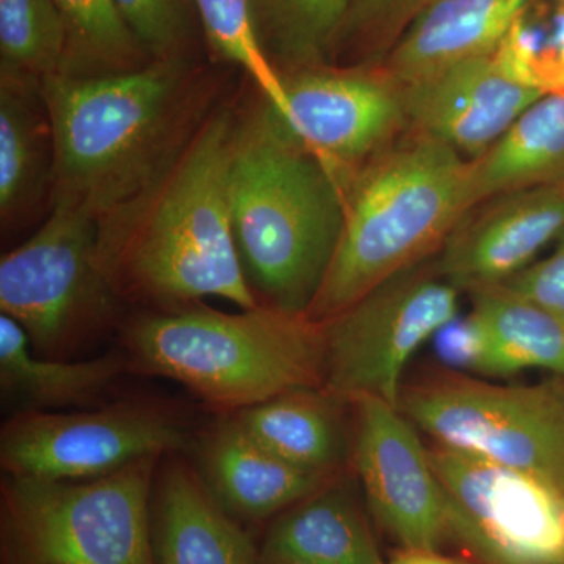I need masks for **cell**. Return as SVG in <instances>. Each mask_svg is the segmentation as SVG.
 <instances>
[{
  "label": "cell",
  "instance_id": "obj_1",
  "mask_svg": "<svg viewBox=\"0 0 564 564\" xmlns=\"http://www.w3.org/2000/svg\"><path fill=\"white\" fill-rule=\"evenodd\" d=\"M234 126L232 110L207 115L143 192L99 220V258L120 300L159 311L206 296L258 306L232 232Z\"/></svg>",
  "mask_w": 564,
  "mask_h": 564
},
{
  "label": "cell",
  "instance_id": "obj_2",
  "mask_svg": "<svg viewBox=\"0 0 564 564\" xmlns=\"http://www.w3.org/2000/svg\"><path fill=\"white\" fill-rule=\"evenodd\" d=\"M184 57L98 77L41 84L54 137L51 206L99 220L143 192L204 118Z\"/></svg>",
  "mask_w": 564,
  "mask_h": 564
},
{
  "label": "cell",
  "instance_id": "obj_3",
  "mask_svg": "<svg viewBox=\"0 0 564 564\" xmlns=\"http://www.w3.org/2000/svg\"><path fill=\"white\" fill-rule=\"evenodd\" d=\"M229 206L254 295L269 306L307 314L343 232V187L262 96L236 115Z\"/></svg>",
  "mask_w": 564,
  "mask_h": 564
},
{
  "label": "cell",
  "instance_id": "obj_4",
  "mask_svg": "<svg viewBox=\"0 0 564 564\" xmlns=\"http://www.w3.org/2000/svg\"><path fill=\"white\" fill-rule=\"evenodd\" d=\"M344 223L307 315L326 322L393 274L433 259L473 209L469 161L406 131L340 182Z\"/></svg>",
  "mask_w": 564,
  "mask_h": 564
},
{
  "label": "cell",
  "instance_id": "obj_5",
  "mask_svg": "<svg viewBox=\"0 0 564 564\" xmlns=\"http://www.w3.org/2000/svg\"><path fill=\"white\" fill-rule=\"evenodd\" d=\"M124 347L131 372L169 378L232 413L325 388L323 323L269 304L239 314L188 304L141 315L126 329Z\"/></svg>",
  "mask_w": 564,
  "mask_h": 564
},
{
  "label": "cell",
  "instance_id": "obj_6",
  "mask_svg": "<svg viewBox=\"0 0 564 564\" xmlns=\"http://www.w3.org/2000/svg\"><path fill=\"white\" fill-rule=\"evenodd\" d=\"M161 459L82 481L3 475L2 564H158L151 499Z\"/></svg>",
  "mask_w": 564,
  "mask_h": 564
},
{
  "label": "cell",
  "instance_id": "obj_7",
  "mask_svg": "<svg viewBox=\"0 0 564 564\" xmlns=\"http://www.w3.org/2000/svg\"><path fill=\"white\" fill-rule=\"evenodd\" d=\"M118 303L99 258V218L90 212L51 206L39 231L0 259V311L43 358L69 359L109 325Z\"/></svg>",
  "mask_w": 564,
  "mask_h": 564
},
{
  "label": "cell",
  "instance_id": "obj_8",
  "mask_svg": "<svg viewBox=\"0 0 564 564\" xmlns=\"http://www.w3.org/2000/svg\"><path fill=\"white\" fill-rule=\"evenodd\" d=\"M399 408L437 445L564 488V377L536 384L433 378L403 388Z\"/></svg>",
  "mask_w": 564,
  "mask_h": 564
},
{
  "label": "cell",
  "instance_id": "obj_9",
  "mask_svg": "<svg viewBox=\"0 0 564 564\" xmlns=\"http://www.w3.org/2000/svg\"><path fill=\"white\" fill-rule=\"evenodd\" d=\"M459 293L430 259L393 274L322 322L326 391L345 403L372 395L399 406L408 362L458 318Z\"/></svg>",
  "mask_w": 564,
  "mask_h": 564
},
{
  "label": "cell",
  "instance_id": "obj_10",
  "mask_svg": "<svg viewBox=\"0 0 564 564\" xmlns=\"http://www.w3.org/2000/svg\"><path fill=\"white\" fill-rule=\"evenodd\" d=\"M448 533L481 564H564V488L459 454L429 448Z\"/></svg>",
  "mask_w": 564,
  "mask_h": 564
},
{
  "label": "cell",
  "instance_id": "obj_11",
  "mask_svg": "<svg viewBox=\"0 0 564 564\" xmlns=\"http://www.w3.org/2000/svg\"><path fill=\"white\" fill-rule=\"evenodd\" d=\"M187 443L181 423L154 404L115 403L70 413L24 411L0 432L3 475L82 481Z\"/></svg>",
  "mask_w": 564,
  "mask_h": 564
},
{
  "label": "cell",
  "instance_id": "obj_12",
  "mask_svg": "<svg viewBox=\"0 0 564 564\" xmlns=\"http://www.w3.org/2000/svg\"><path fill=\"white\" fill-rule=\"evenodd\" d=\"M285 124L343 182L410 131L403 90L383 66H313L281 74Z\"/></svg>",
  "mask_w": 564,
  "mask_h": 564
},
{
  "label": "cell",
  "instance_id": "obj_13",
  "mask_svg": "<svg viewBox=\"0 0 564 564\" xmlns=\"http://www.w3.org/2000/svg\"><path fill=\"white\" fill-rule=\"evenodd\" d=\"M352 462L375 521L403 551H437L448 533L443 489L417 426L378 397L351 400Z\"/></svg>",
  "mask_w": 564,
  "mask_h": 564
},
{
  "label": "cell",
  "instance_id": "obj_14",
  "mask_svg": "<svg viewBox=\"0 0 564 564\" xmlns=\"http://www.w3.org/2000/svg\"><path fill=\"white\" fill-rule=\"evenodd\" d=\"M564 232V184L503 193L477 204L433 258L459 292L499 288Z\"/></svg>",
  "mask_w": 564,
  "mask_h": 564
},
{
  "label": "cell",
  "instance_id": "obj_15",
  "mask_svg": "<svg viewBox=\"0 0 564 564\" xmlns=\"http://www.w3.org/2000/svg\"><path fill=\"white\" fill-rule=\"evenodd\" d=\"M400 87L411 131L440 140L467 161L480 158L544 96L516 76L499 50Z\"/></svg>",
  "mask_w": 564,
  "mask_h": 564
},
{
  "label": "cell",
  "instance_id": "obj_16",
  "mask_svg": "<svg viewBox=\"0 0 564 564\" xmlns=\"http://www.w3.org/2000/svg\"><path fill=\"white\" fill-rule=\"evenodd\" d=\"M199 470L212 496L237 521H262L336 481L274 455L234 414L204 437Z\"/></svg>",
  "mask_w": 564,
  "mask_h": 564
},
{
  "label": "cell",
  "instance_id": "obj_17",
  "mask_svg": "<svg viewBox=\"0 0 564 564\" xmlns=\"http://www.w3.org/2000/svg\"><path fill=\"white\" fill-rule=\"evenodd\" d=\"M151 532L158 564H259V551L239 521L176 456L169 455L155 475Z\"/></svg>",
  "mask_w": 564,
  "mask_h": 564
},
{
  "label": "cell",
  "instance_id": "obj_18",
  "mask_svg": "<svg viewBox=\"0 0 564 564\" xmlns=\"http://www.w3.org/2000/svg\"><path fill=\"white\" fill-rule=\"evenodd\" d=\"M126 372L131 370L122 351L80 361L43 358L21 325L0 315V392L17 413L99 406Z\"/></svg>",
  "mask_w": 564,
  "mask_h": 564
},
{
  "label": "cell",
  "instance_id": "obj_19",
  "mask_svg": "<svg viewBox=\"0 0 564 564\" xmlns=\"http://www.w3.org/2000/svg\"><path fill=\"white\" fill-rule=\"evenodd\" d=\"M529 0H434L381 66L400 85L496 51Z\"/></svg>",
  "mask_w": 564,
  "mask_h": 564
},
{
  "label": "cell",
  "instance_id": "obj_20",
  "mask_svg": "<svg viewBox=\"0 0 564 564\" xmlns=\"http://www.w3.org/2000/svg\"><path fill=\"white\" fill-rule=\"evenodd\" d=\"M54 137L41 82L0 74V217L3 228L50 199Z\"/></svg>",
  "mask_w": 564,
  "mask_h": 564
},
{
  "label": "cell",
  "instance_id": "obj_21",
  "mask_svg": "<svg viewBox=\"0 0 564 564\" xmlns=\"http://www.w3.org/2000/svg\"><path fill=\"white\" fill-rule=\"evenodd\" d=\"M259 564L386 563L359 505L334 481L276 519Z\"/></svg>",
  "mask_w": 564,
  "mask_h": 564
},
{
  "label": "cell",
  "instance_id": "obj_22",
  "mask_svg": "<svg viewBox=\"0 0 564 564\" xmlns=\"http://www.w3.org/2000/svg\"><path fill=\"white\" fill-rule=\"evenodd\" d=\"M344 404L325 388L296 389L234 415L251 437L285 462L337 477L347 455Z\"/></svg>",
  "mask_w": 564,
  "mask_h": 564
},
{
  "label": "cell",
  "instance_id": "obj_23",
  "mask_svg": "<svg viewBox=\"0 0 564 564\" xmlns=\"http://www.w3.org/2000/svg\"><path fill=\"white\" fill-rule=\"evenodd\" d=\"M564 184V95L533 102L480 158L469 161L470 204Z\"/></svg>",
  "mask_w": 564,
  "mask_h": 564
},
{
  "label": "cell",
  "instance_id": "obj_24",
  "mask_svg": "<svg viewBox=\"0 0 564 564\" xmlns=\"http://www.w3.org/2000/svg\"><path fill=\"white\" fill-rule=\"evenodd\" d=\"M469 317L481 334L478 372L507 377L525 369H544L564 377V318L503 291L470 293Z\"/></svg>",
  "mask_w": 564,
  "mask_h": 564
},
{
  "label": "cell",
  "instance_id": "obj_25",
  "mask_svg": "<svg viewBox=\"0 0 564 564\" xmlns=\"http://www.w3.org/2000/svg\"><path fill=\"white\" fill-rule=\"evenodd\" d=\"M263 50L280 74L334 63L351 0H250Z\"/></svg>",
  "mask_w": 564,
  "mask_h": 564
},
{
  "label": "cell",
  "instance_id": "obj_26",
  "mask_svg": "<svg viewBox=\"0 0 564 564\" xmlns=\"http://www.w3.org/2000/svg\"><path fill=\"white\" fill-rule=\"evenodd\" d=\"M66 32L61 76L98 77L143 68L151 55L115 0H54Z\"/></svg>",
  "mask_w": 564,
  "mask_h": 564
},
{
  "label": "cell",
  "instance_id": "obj_27",
  "mask_svg": "<svg viewBox=\"0 0 564 564\" xmlns=\"http://www.w3.org/2000/svg\"><path fill=\"white\" fill-rule=\"evenodd\" d=\"M65 51L54 0H0V74L43 84L61 74Z\"/></svg>",
  "mask_w": 564,
  "mask_h": 564
},
{
  "label": "cell",
  "instance_id": "obj_28",
  "mask_svg": "<svg viewBox=\"0 0 564 564\" xmlns=\"http://www.w3.org/2000/svg\"><path fill=\"white\" fill-rule=\"evenodd\" d=\"M212 50L250 77L259 95L285 120L288 95L280 70L270 61L256 28L250 0H188Z\"/></svg>",
  "mask_w": 564,
  "mask_h": 564
},
{
  "label": "cell",
  "instance_id": "obj_29",
  "mask_svg": "<svg viewBox=\"0 0 564 564\" xmlns=\"http://www.w3.org/2000/svg\"><path fill=\"white\" fill-rule=\"evenodd\" d=\"M497 50L519 79L543 95H564L562 3L529 0Z\"/></svg>",
  "mask_w": 564,
  "mask_h": 564
},
{
  "label": "cell",
  "instance_id": "obj_30",
  "mask_svg": "<svg viewBox=\"0 0 564 564\" xmlns=\"http://www.w3.org/2000/svg\"><path fill=\"white\" fill-rule=\"evenodd\" d=\"M434 0H351L336 55L350 54L347 65L380 66L411 24Z\"/></svg>",
  "mask_w": 564,
  "mask_h": 564
},
{
  "label": "cell",
  "instance_id": "obj_31",
  "mask_svg": "<svg viewBox=\"0 0 564 564\" xmlns=\"http://www.w3.org/2000/svg\"><path fill=\"white\" fill-rule=\"evenodd\" d=\"M152 61L182 57L191 33L188 0H115Z\"/></svg>",
  "mask_w": 564,
  "mask_h": 564
},
{
  "label": "cell",
  "instance_id": "obj_32",
  "mask_svg": "<svg viewBox=\"0 0 564 564\" xmlns=\"http://www.w3.org/2000/svg\"><path fill=\"white\" fill-rule=\"evenodd\" d=\"M499 288L564 318V232L551 256L533 262Z\"/></svg>",
  "mask_w": 564,
  "mask_h": 564
},
{
  "label": "cell",
  "instance_id": "obj_33",
  "mask_svg": "<svg viewBox=\"0 0 564 564\" xmlns=\"http://www.w3.org/2000/svg\"><path fill=\"white\" fill-rule=\"evenodd\" d=\"M434 339H436L437 355L445 364L467 372H478L484 343L473 318L467 317L459 323L456 318L437 332Z\"/></svg>",
  "mask_w": 564,
  "mask_h": 564
},
{
  "label": "cell",
  "instance_id": "obj_34",
  "mask_svg": "<svg viewBox=\"0 0 564 564\" xmlns=\"http://www.w3.org/2000/svg\"><path fill=\"white\" fill-rule=\"evenodd\" d=\"M386 564H467L462 560L437 554V551H403Z\"/></svg>",
  "mask_w": 564,
  "mask_h": 564
},
{
  "label": "cell",
  "instance_id": "obj_35",
  "mask_svg": "<svg viewBox=\"0 0 564 564\" xmlns=\"http://www.w3.org/2000/svg\"><path fill=\"white\" fill-rule=\"evenodd\" d=\"M556 2L562 3V6L564 7V0H556Z\"/></svg>",
  "mask_w": 564,
  "mask_h": 564
}]
</instances>
